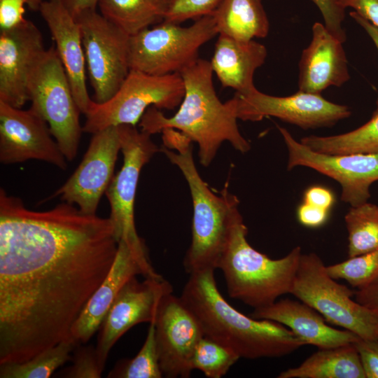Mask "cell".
Wrapping results in <instances>:
<instances>
[{
	"instance_id": "obj_1",
	"label": "cell",
	"mask_w": 378,
	"mask_h": 378,
	"mask_svg": "<svg viewBox=\"0 0 378 378\" xmlns=\"http://www.w3.org/2000/svg\"><path fill=\"white\" fill-rule=\"evenodd\" d=\"M118 247L109 217L66 202L30 210L1 188L0 364L24 362L72 340Z\"/></svg>"
},
{
	"instance_id": "obj_2",
	"label": "cell",
	"mask_w": 378,
	"mask_h": 378,
	"mask_svg": "<svg viewBox=\"0 0 378 378\" xmlns=\"http://www.w3.org/2000/svg\"><path fill=\"white\" fill-rule=\"evenodd\" d=\"M210 62L199 58L181 73L185 93L180 107L172 117H166L155 106L149 107L139 121L142 131L152 135L165 128L185 134L198 145L202 165L208 167L225 141L239 152L251 149L249 142L237 125L234 96L225 102L218 97L213 83Z\"/></svg>"
},
{
	"instance_id": "obj_3",
	"label": "cell",
	"mask_w": 378,
	"mask_h": 378,
	"mask_svg": "<svg viewBox=\"0 0 378 378\" xmlns=\"http://www.w3.org/2000/svg\"><path fill=\"white\" fill-rule=\"evenodd\" d=\"M214 271L190 274L180 296L204 335L246 359L281 357L304 345L282 324L246 316L232 307L218 288Z\"/></svg>"
},
{
	"instance_id": "obj_4",
	"label": "cell",
	"mask_w": 378,
	"mask_h": 378,
	"mask_svg": "<svg viewBox=\"0 0 378 378\" xmlns=\"http://www.w3.org/2000/svg\"><path fill=\"white\" fill-rule=\"evenodd\" d=\"M161 133L164 147L160 151L181 170L192 197V241L183 260L185 270L190 274L216 270L239 200L228 190V183L218 195L209 188L195 166L192 141L185 134L174 128H165Z\"/></svg>"
},
{
	"instance_id": "obj_5",
	"label": "cell",
	"mask_w": 378,
	"mask_h": 378,
	"mask_svg": "<svg viewBox=\"0 0 378 378\" xmlns=\"http://www.w3.org/2000/svg\"><path fill=\"white\" fill-rule=\"evenodd\" d=\"M247 234L238 208L232 215L216 269L222 271L231 298L257 309L290 293L302 252L296 246L286 256L272 259L249 244Z\"/></svg>"
},
{
	"instance_id": "obj_6",
	"label": "cell",
	"mask_w": 378,
	"mask_h": 378,
	"mask_svg": "<svg viewBox=\"0 0 378 378\" xmlns=\"http://www.w3.org/2000/svg\"><path fill=\"white\" fill-rule=\"evenodd\" d=\"M120 150L123 155L121 169L113 176L105 195L110 204L109 218L115 237L124 241L140 265L145 279L162 276L153 267L144 240L138 235L134 223V201L141 170L160 148L150 134L136 126H118Z\"/></svg>"
},
{
	"instance_id": "obj_7",
	"label": "cell",
	"mask_w": 378,
	"mask_h": 378,
	"mask_svg": "<svg viewBox=\"0 0 378 378\" xmlns=\"http://www.w3.org/2000/svg\"><path fill=\"white\" fill-rule=\"evenodd\" d=\"M290 294L332 325L362 340H378V315L352 300L350 288L337 283L315 253L301 255Z\"/></svg>"
},
{
	"instance_id": "obj_8",
	"label": "cell",
	"mask_w": 378,
	"mask_h": 378,
	"mask_svg": "<svg viewBox=\"0 0 378 378\" xmlns=\"http://www.w3.org/2000/svg\"><path fill=\"white\" fill-rule=\"evenodd\" d=\"M217 34L213 15L186 27L163 21L130 36V70L155 76L180 74L200 58V48Z\"/></svg>"
},
{
	"instance_id": "obj_9",
	"label": "cell",
	"mask_w": 378,
	"mask_h": 378,
	"mask_svg": "<svg viewBox=\"0 0 378 378\" xmlns=\"http://www.w3.org/2000/svg\"><path fill=\"white\" fill-rule=\"evenodd\" d=\"M185 93L179 73L155 76L131 69L115 94L103 103L92 100L83 126L94 134L111 126H136L152 106L172 110L181 104Z\"/></svg>"
},
{
	"instance_id": "obj_10",
	"label": "cell",
	"mask_w": 378,
	"mask_h": 378,
	"mask_svg": "<svg viewBox=\"0 0 378 378\" xmlns=\"http://www.w3.org/2000/svg\"><path fill=\"white\" fill-rule=\"evenodd\" d=\"M29 101L48 122L68 161L78 154L83 127L80 111L55 46L46 50L30 74Z\"/></svg>"
},
{
	"instance_id": "obj_11",
	"label": "cell",
	"mask_w": 378,
	"mask_h": 378,
	"mask_svg": "<svg viewBox=\"0 0 378 378\" xmlns=\"http://www.w3.org/2000/svg\"><path fill=\"white\" fill-rule=\"evenodd\" d=\"M94 99L103 103L118 91L130 71V35L97 10L76 18Z\"/></svg>"
},
{
	"instance_id": "obj_12",
	"label": "cell",
	"mask_w": 378,
	"mask_h": 378,
	"mask_svg": "<svg viewBox=\"0 0 378 378\" xmlns=\"http://www.w3.org/2000/svg\"><path fill=\"white\" fill-rule=\"evenodd\" d=\"M277 128L288 149V170L305 167L334 179L341 186L342 200L351 206L368 202L370 188L378 181V154L316 152L296 141L286 128Z\"/></svg>"
},
{
	"instance_id": "obj_13",
	"label": "cell",
	"mask_w": 378,
	"mask_h": 378,
	"mask_svg": "<svg viewBox=\"0 0 378 378\" xmlns=\"http://www.w3.org/2000/svg\"><path fill=\"white\" fill-rule=\"evenodd\" d=\"M237 116L244 121L257 122L273 116L302 129L330 127L348 118L347 106L331 102L321 94L298 90L286 97L265 94L257 88L234 94Z\"/></svg>"
},
{
	"instance_id": "obj_14",
	"label": "cell",
	"mask_w": 378,
	"mask_h": 378,
	"mask_svg": "<svg viewBox=\"0 0 378 378\" xmlns=\"http://www.w3.org/2000/svg\"><path fill=\"white\" fill-rule=\"evenodd\" d=\"M52 136L48 122L31 106L22 110L0 101L1 163L38 160L66 169L67 160Z\"/></svg>"
},
{
	"instance_id": "obj_15",
	"label": "cell",
	"mask_w": 378,
	"mask_h": 378,
	"mask_svg": "<svg viewBox=\"0 0 378 378\" xmlns=\"http://www.w3.org/2000/svg\"><path fill=\"white\" fill-rule=\"evenodd\" d=\"M129 279L120 290L99 328L96 350L101 368L113 346L133 326L150 323L156 317L162 299L172 293V286L164 278Z\"/></svg>"
},
{
	"instance_id": "obj_16",
	"label": "cell",
	"mask_w": 378,
	"mask_h": 378,
	"mask_svg": "<svg viewBox=\"0 0 378 378\" xmlns=\"http://www.w3.org/2000/svg\"><path fill=\"white\" fill-rule=\"evenodd\" d=\"M92 135L77 169L52 195L76 204L80 211L88 214H96L100 199L114 176L120 150L118 126L105 128Z\"/></svg>"
},
{
	"instance_id": "obj_17",
	"label": "cell",
	"mask_w": 378,
	"mask_h": 378,
	"mask_svg": "<svg viewBox=\"0 0 378 378\" xmlns=\"http://www.w3.org/2000/svg\"><path fill=\"white\" fill-rule=\"evenodd\" d=\"M155 335L163 377L188 378L196 346L204 336L202 327L180 297L166 295L158 307Z\"/></svg>"
},
{
	"instance_id": "obj_18",
	"label": "cell",
	"mask_w": 378,
	"mask_h": 378,
	"mask_svg": "<svg viewBox=\"0 0 378 378\" xmlns=\"http://www.w3.org/2000/svg\"><path fill=\"white\" fill-rule=\"evenodd\" d=\"M46 49L30 20L0 32V101L22 108L29 101L30 74Z\"/></svg>"
},
{
	"instance_id": "obj_19",
	"label": "cell",
	"mask_w": 378,
	"mask_h": 378,
	"mask_svg": "<svg viewBox=\"0 0 378 378\" xmlns=\"http://www.w3.org/2000/svg\"><path fill=\"white\" fill-rule=\"evenodd\" d=\"M38 10L50 31L77 105L85 114L92 99L87 89L86 62L79 24L59 0H45Z\"/></svg>"
},
{
	"instance_id": "obj_20",
	"label": "cell",
	"mask_w": 378,
	"mask_h": 378,
	"mask_svg": "<svg viewBox=\"0 0 378 378\" xmlns=\"http://www.w3.org/2000/svg\"><path fill=\"white\" fill-rule=\"evenodd\" d=\"M312 37L299 62L298 90L321 94L330 86L341 87L350 78L343 43L324 24L312 25Z\"/></svg>"
},
{
	"instance_id": "obj_21",
	"label": "cell",
	"mask_w": 378,
	"mask_h": 378,
	"mask_svg": "<svg viewBox=\"0 0 378 378\" xmlns=\"http://www.w3.org/2000/svg\"><path fill=\"white\" fill-rule=\"evenodd\" d=\"M250 316L279 323L290 329L304 345H314L320 349L354 344L360 339L349 330L332 328L318 312L300 300L282 299L254 309Z\"/></svg>"
},
{
	"instance_id": "obj_22",
	"label": "cell",
	"mask_w": 378,
	"mask_h": 378,
	"mask_svg": "<svg viewBox=\"0 0 378 378\" xmlns=\"http://www.w3.org/2000/svg\"><path fill=\"white\" fill-rule=\"evenodd\" d=\"M136 275L144 276L143 270L130 248L120 240L109 273L92 294L71 328L72 339L78 344H87L99 330L121 288Z\"/></svg>"
},
{
	"instance_id": "obj_23",
	"label": "cell",
	"mask_w": 378,
	"mask_h": 378,
	"mask_svg": "<svg viewBox=\"0 0 378 378\" xmlns=\"http://www.w3.org/2000/svg\"><path fill=\"white\" fill-rule=\"evenodd\" d=\"M267 55L266 47L254 40L239 41L218 34L210 64L223 87L245 93L256 88L253 76Z\"/></svg>"
},
{
	"instance_id": "obj_24",
	"label": "cell",
	"mask_w": 378,
	"mask_h": 378,
	"mask_svg": "<svg viewBox=\"0 0 378 378\" xmlns=\"http://www.w3.org/2000/svg\"><path fill=\"white\" fill-rule=\"evenodd\" d=\"M213 16L218 34L251 41L269 34L270 22L261 0H223Z\"/></svg>"
},
{
	"instance_id": "obj_25",
	"label": "cell",
	"mask_w": 378,
	"mask_h": 378,
	"mask_svg": "<svg viewBox=\"0 0 378 378\" xmlns=\"http://www.w3.org/2000/svg\"><path fill=\"white\" fill-rule=\"evenodd\" d=\"M279 378H366L354 344L320 349Z\"/></svg>"
},
{
	"instance_id": "obj_26",
	"label": "cell",
	"mask_w": 378,
	"mask_h": 378,
	"mask_svg": "<svg viewBox=\"0 0 378 378\" xmlns=\"http://www.w3.org/2000/svg\"><path fill=\"white\" fill-rule=\"evenodd\" d=\"M172 0H99V13L130 36L162 22Z\"/></svg>"
},
{
	"instance_id": "obj_27",
	"label": "cell",
	"mask_w": 378,
	"mask_h": 378,
	"mask_svg": "<svg viewBox=\"0 0 378 378\" xmlns=\"http://www.w3.org/2000/svg\"><path fill=\"white\" fill-rule=\"evenodd\" d=\"M300 142L313 150L326 154H378V97L372 117L360 127L337 135H310L302 138Z\"/></svg>"
},
{
	"instance_id": "obj_28",
	"label": "cell",
	"mask_w": 378,
	"mask_h": 378,
	"mask_svg": "<svg viewBox=\"0 0 378 378\" xmlns=\"http://www.w3.org/2000/svg\"><path fill=\"white\" fill-rule=\"evenodd\" d=\"M77 343L62 341L22 363L0 364V378H48L67 361Z\"/></svg>"
},
{
	"instance_id": "obj_29",
	"label": "cell",
	"mask_w": 378,
	"mask_h": 378,
	"mask_svg": "<svg viewBox=\"0 0 378 378\" xmlns=\"http://www.w3.org/2000/svg\"><path fill=\"white\" fill-rule=\"evenodd\" d=\"M344 220L349 258L378 248V205L367 202L351 206Z\"/></svg>"
},
{
	"instance_id": "obj_30",
	"label": "cell",
	"mask_w": 378,
	"mask_h": 378,
	"mask_svg": "<svg viewBox=\"0 0 378 378\" xmlns=\"http://www.w3.org/2000/svg\"><path fill=\"white\" fill-rule=\"evenodd\" d=\"M155 335V323H149L147 336L140 351L132 359L118 360L108 372V378H161Z\"/></svg>"
},
{
	"instance_id": "obj_31",
	"label": "cell",
	"mask_w": 378,
	"mask_h": 378,
	"mask_svg": "<svg viewBox=\"0 0 378 378\" xmlns=\"http://www.w3.org/2000/svg\"><path fill=\"white\" fill-rule=\"evenodd\" d=\"M240 358L232 350L204 335L192 355L190 367L209 378H220Z\"/></svg>"
},
{
	"instance_id": "obj_32",
	"label": "cell",
	"mask_w": 378,
	"mask_h": 378,
	"mask_svg": "<svg viewBox=\"0 0 378 378\" xmlns=\"http://www.w3.org/2000/svg\"><path fill=\"white\" fill-rule=\"evenodd\" d=\"M326 270L335 280L343 279L358 289L365 288L378 280V248L326 266Z\"/></svg>"
},
{
	"instance_id": "obj_33",
	"label": "cell",
	"mask_w": 378,
	"mask_h": 378,
	"mask_svg": "<svg viewBox=\"0 0 378 378\" xmlns=\"http://www.w3.org/2000/svg\"><path fill=\"white\" fill-rule=\"evenodd\" d=\"M78 344L73 350L71 365L62 370L59 377L66 378H100L101 368L96 350L92 345Z\"/></svg>"
},
{
	"instance_id": "obj_34",
	"label": "cell",
	"mask_w": 378,
	"mask_h": 378,
	"mask_svg": "<svg viewBox=\"0 0 378 378\" xmlns=\"http://www.w3.org/2000/svg\"><path fill=\"white\" fill-rule=\"evenodd\" d=\"M223 0H172L164 21L181 24L213 15Z\"/></svg>"
},
{
	"instance_id": "obj_35",
	"label": "cell",
	"mask_w": 378,
	"mask_h": 378,
	"mask_svg": "<svg viewBox=\"0 0 378 378\" xmlns=\"http://www.w3.org/2000/svg\"><path fill=\"white\" fill-rule=\"evenodd\" d=\"M319 9L326 27L343 43L346 40V34L343 28L345 8L340 0H311Z\"/></svg>"
},
{
	"instance_id": "obj_36",
	"label": "cell",
	"mask_w": 378,
	"mask_h": 378,
	"mask_svg": "<svg viewBox=\"0 0 378 378\" xmlns=\"http://www.w3.org/2000/svg\"><path fill=\"white\" fill-rule=\"evenodd\" d=\"M28 0H0V28L8 30L23 24L27 20L24 17V5Z\"/></svg>"
},
{
	"instance_id": "obj_37",
	"label": "cell",
	"mask_w": 378,
	"mask_h": 378,
	"mask_svg": "<svg viewBox=\"0 0 378 378\" xmlns=\"http://www.w3.org/2000/svg\"><path fill=\"white\" fill-rule=\"evenodd\" d=\"M354 345L366 378H378V340L360 339Z\"/></svg>"
},
{
	"instance_id": "obj_38",
	"label": "cell",
	"mask_w": 378,
	"mask_h": 378,
	"mask_svg": "<svg viewBox=\"0 0 378 378\" xmlns=\"http://www.w3.org/2000/svg\"><path fill=\"white\" fill-rule=\"evenodd\" d=\"M330 211L305 202L297 208L296 216L299 223L309 228H317L323 225L329 218Z\"/></svg>"
},
{
	"instance_id": "obj_39",
	"label": "cell",
	"mask_w": 378,
	"mask_h": 378,
	"mask_svg": "<svg viewBox=\"0 0 378 378\" xmlns=\"http://www.w3.org/2000/svg\"><path fill=\"white\" fill-rule=\"evenodd\" d=\"M303 202L330 211L335 197L330 189L323 186H312L304 191Z\"/></svg>"
},
{
	"instance_id": "obj_40",
	"label": "cell",
	"mask_w": 378,
	"mask_h": 378,
	"mask_svg": "<svg viewBox=\"0 0 378 378\" xmlns=\"http://www.w3.org/2000/svg\"><path fill=\"white\" fill-rule=\"evenodd\" d=\"M344 8H352L360 17L378 28V0H340Z\"/></svg>"
},
{
	"instance_id": "obj_41",
	"label": "cell",
	"mask_w": 378,
	"mask_h": 378,
	"mask_svg": "<svg viewBox=\"0 0 378 378\" xmlns=\"http://www.w3.org/2000/svg\"><path fill=\"white\" fill-rule=\"evenodd\" d=\"M356 300L378 315V280L371 285L358 289Z\"/></svg>"
},
{
	"instance_id": "obj_42",
	"label": "cell",
	"mask_w": 378,
	"mask_h": 378,
	"mask_svg": "<svg viewBox=\"0 0 378 378\" xmlns=\"http://www.w3.org/2000/svg\"><path fill=\"white\" fill-rule=\"evenodd\" d=\"M75 18L80 14L97 10L99 0H59Z\"/></svg>"
},
{
	"instance_id": "obj_43",
	"label": "cell",
	"mask_w": 378,
	"mask_h": 378,
	"mask_svg": "<svg viewBox=\"0 0 378 378\" xmlns=\"http://www.w3.org/2000/svg\"><path fill=\"white\" fill-rule=\"evenodd\" d=\"M349 15L365 29L378 50V28L355 11L350 12Z\"/></svg>"
},
{
	"instance_id": "obj_44",
	"label": "cell",
	"mask_w": 378,
	"mask_h": 378,
	"mask_svg": "<svg viewBox=\"0 0 378 378\" xmlns=\"http://www.w3.org/2000/svg\"><path fill=\"white\" fill-rule=\"evenodd\" d=\"M45 0H28V6L31 10H38L41 4Z\"/></svg>"
}]
</instances>
